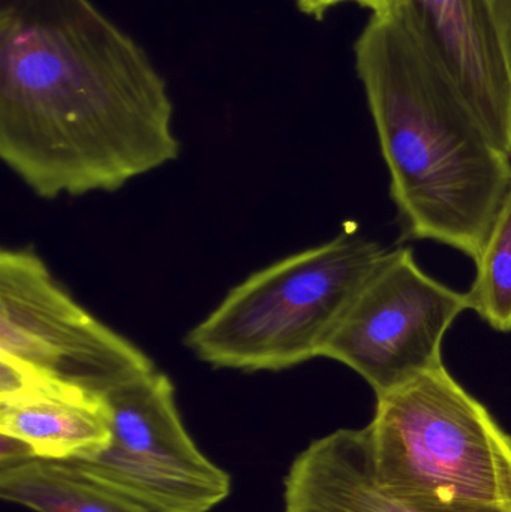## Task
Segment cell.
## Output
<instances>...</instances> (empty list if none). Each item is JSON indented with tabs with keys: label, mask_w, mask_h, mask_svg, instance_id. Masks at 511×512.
<instances>
[{
	"label": "cell",
	"mask_w": 511,
	"mask_h": 512,
	"mask_svg": "<svg viewBox=\"0 0 511 512\" xmlns=\"http://www.w3.org/2000/svg\"><path fill=\"white\" fill-rule=\"evenodd\" d=\"M167 81L92 0H0V158L38 197L114 192L180 155Z\"/></svg>",
	"instance_id": "cell-1"
},
{
	"label": "cell",
	"mask_w": 511,
	"mask_h": 512,
	"mask_svg": "<svg viewBox=\"0 0 511 512\" xmlns=\"http://www.w3.org/2000/svg\"><path fill=\"white\" fill-rule=\"evenodd\" d=\"M354 56L402 239L476 262L511 186V156L483 134L401 11L372 14Z\"/></svg>",
	"instance_id": "cell-2"
},
{
	"label": "cell",
	"mask_w": 511,
	"mask_h": 512,
	"mask_svg": "<svg viewBox=\"0 0 511 512\" xmlns=\"http://www.w3.org/2000/svg\"><path fill=\"white\" fill-rule=\"evenodd\" d=\"M387 249L356 230L285 256L246 277L185 345L215 369L282 372L323 357Z\"/></svg>",
	"instance_id": "cell-3"
},
{
	"label": "cell",
	"mask_w": 511,
	"mask_h": 512,
	"mask_svg": "<svg viewBox=\"0 0 511 512\" xmlns=\"http://www.w3.org/2000/svg\"><path fill=\"white\" fill-rule=\"evenodd\" d=\"M366 429L378 483L392 495L511 512V435L444 364L377 397Z\"/></svg>",
	"instance_id": "cell-4"
},
{
	"label": "cell",
	"mask_w": 511,
	"mask_h": 512,
	"mask_svg": "<svg viewBox=\"0 0 511 512\" xmlns=\"http://www.w3.org/2000/svg\"><path fill=\"white\" fill-rule=\"evenodd\" d=\"M0 357L102 399L158 370L143 349L81 306L30 249L0 252Z\"/></svg>",
	"instance_id": "cell-5"
},
{
	"label": "cell",
	"mask_w": 511,
	"mask_h": 512,
	"mask_svg": "<svg viewBox=\"0 0 511 512\" xmlns=\"http://www.w3.org/2000/svg\"><path fill=\"white\" fill-rule=\"evenodd\" d=\"M465 310V292L429 276L413 249L396 248L372 271L323 357L350 367L380 397L443 366L444 337Z\"/></svg>",
	"instance_id": "cell-6"
},
{
	"label": "cell",
	"mask_w": 511,
	"mask_h": 512,
	"mask_svg": "<svg viewBox=\"0 0 511 512\" xmlns=\"http://www.w3.org/2000/svg\"><path fill=\"white\" fill-rule=\"evenodd\" d=\"M401 12L483 134L511 156V75L485 0H408Z\"/></svg>",
	"instance_id": "cell-7"
},
{
	"label": "cell",
	"mask_w": 511,
	"mask_h": 512,
	"mask_svg": "<svg viewBox=\"0 0 511 512\" xmlns=\"http://www.w3.org/2000/svg\"><path fill=\"white\" fill-rule=\"evenodd\" d=\"M107 405L111 444L69 462L93 480L108 483L213 465L186 430L176 390L165 373L156 370L110 394Z\"/></svg>",
	"instance_id": "cell-8"
},
{
	"label": "cell",
	"mask_w": 511,
	"mask_h": 512,
	"mask_svg": "<svg viewBox=\"0 0 511 512\" xmlns=\"http://www.w3.org/2000/svg\"><path fill=\"white\" fill-rule=\"evenodd\" d=\"M284 512H497L437 508L384 490L375 475L368 429H339L315 439L291 463Z\"/></svg>",
	"instance_id": "cell-9"
},
{
	"label": "cell",
	"mask_w": 511,
	"mask_h": 512,
	"mask_svg": "<svg viewBox=\"0 0 511 512\" xmlns=\"http://www.w3.org/2000/svg\"><path fill=\"white\" fill-rule=\"evenodd\" d=\"M0 433L26 442L35 459L72 462L111 444L107 399L36 397L0 403Z\"/></svg>",
	"instance_id": "cell-10"
},
{
	"label": "cell",
	"mask_w": 511,
	"mask_h": 512,
	"mask_svg": "<svg viewBox=\"0 0 511 512\" xmlns=\"http://www.w3.org/2000/svg\"><path fill=\"white\" fill-rule=\"evenodd\" d=\"M0 496L35 512H147L69 462L35 459L6 466Z\"/></svg>",
	"instance_id": "cell-11"
},
{
	"label": "cell",
	"mask_w": 511,
	"mask_h": 512,
	"mask_svg": "<svg viewBox=\"0 0 511 512\" xmlns=\"http://www.w3.org/2000/svg\"><path fill=\"white\" fill-rule=\"evenodd\" d=\"M476 276L465 292L473 310L492 330L511 331V186L476 262Z\"/></svg>",
	"instance_id": "cell-12"
},
{
	"label": "cell",
	"mask_w": 511,
	"mask_h": 512,
	"mask_svg": "<svg viewBox=\"0 0 511 512\" xmlns=\"http://www.w3.org/2000/svg\"><path fill=\"white\" fill-rule=\"evenodd\" d=\"M294 3L303 15L321 21L330 9L344 3H356L372 11V14L386 15L401 11L408 0H294Z\"/></svg>",
	"instance_id": "cell-13"
},
{
	"label": "cell",
	"mask_w": 511,
	"mask_h": 512,
	"mask_svg": "<svg viewBox=\"0 0 511 512\" xmlns=\"http://www.w3.org/2000/svg\"><path fill=\"white\" fill-rule=\"evenodd\" d=\"M492 17L501 23H511V0H485Z\"/></svg>",
	"instance_id": "cell-14"
}]
</instances>
